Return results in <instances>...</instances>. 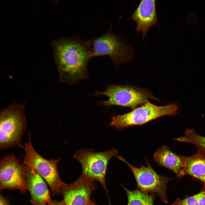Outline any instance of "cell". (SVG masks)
<instances>
[{"label": "cell", "instance_id": "6", "mask_svg": "<svg viewBox=\"0 0 205 205\" xmlns=\"http://www.w3.org/2000/svg\"><path fill=\"white\" fill-rule=\"evenodd\" d=\"M111 26L104 34L89 40L93 57L106 56L116 64L125 63L133 58V50L125 41L114 34Z\"/></svg>", "mask_w": 205, "mask_h": 205}, {"label": "cell", "instance_id": "13", "mask_svg": "<svg viewBox=\"0 0 205 205\" xmlns=\"http://www.w3.org/2000/svg\"><path fill=\"white\" fill-rule=\"evenodd\" d=\"M153 157L158 165L171 170L178 177L186 174L181 156L173 152L168 146L164 145L158 149Z\"/></svg>", "mask_w": 205, "mask_h": 205}, {"label": "cell", "instance_id": "11", "mask_svg": "<svg viewBox=\"0 0 205 205\" xmlns=\"http://www.w3.org/2000/svg\"><path fill=\"white\" fill-rule=\"evenodd\" d=\"M156 5L155 0L141 1L130 17L136 23V30L142 33L143 39L151 27L158 25Z\"/></svg>", "mask_w": 205, "mask_h": 205}, {"label": "cell", "instance_id": "8", "mask_svg": "<svg viewBox=\"0 0 205 205\" xmlns=\"http://www.w3.org/2000/svg\"><path fill=\"white\" fill-rule=\"evenodd\" d=\"M117 157L129 167L139 189L148 193L156 194L164 203H167L166 190L167 183L170 180L168 177L157 174L148 161H147L146 165L138 167L131 165L124 157L120 156Z\"/></svg>", "mask_w": 205, "mask_h": 205}, {"label": "cell", "instance_id": "3", "mask_svg": "<svg viewBox=\"0 0 205 205\" xmlns=\"http://www.w3.org/2000/svg\"><path fill=\"white\" fill-rule=\"evenodd\" d=\"M179 108L175 103L158 106L148 101L127 113L112 116L109 125L120 129L142 125L162 116L175 115L177 114Z\"/></svg>", "mask_w": 205, "mask_h": 205}, {"label": "cell", "instance_id": "10", "mask_svg": "<svg viewBox=\"0 0 205 205\" xmlns=\"http://www.w3.org/2000/svg\"><path fill=\"white\" fill-rule=\"evenodd\" d=\"M93 181L81 175L73 183L65 184L61 192L65 205H89L97 187Z\"/></svg>", "mask_w": 205, "mask_h": 205}, {"label": "cell", "instance_id": "19", "mask_svg": "<svg viewBox=\"0 0 205 205\" xmlns=\"http://www.w3.org/2000/svg\"><path fill=\"white\" fill-rule=\"evenodd\" d=\"M0 205H10L6 199L1 194L0 197Z\"/></svg>", "mask_w": 205, "mask_h": 205}, {"label": "cell", "instance_id": "5", "mask_svg": "<svg viewBox=\"0 0 205 205\" xmlns=\"http://www.w3.org/2000/svg\"><path fill=\"white\" fill-rule=\"evenodd\" d=\"M93 95L107 96L108 100L99 102L100 104L107 108L118 106L133 109L138 105L148 102L149 99L157 100L148 90L130 86L112 85L108 86L104 91H96Z\"/></svg>", "mask_w": 205, "mask_h": 205}, {"label": "cell", "instance_id": "16", "mask_svg": "<svg viewBox=\"0 0 205 205\" xmlns=\"http://www.w3.org/2000/svg\"><path fill=\"white\" fill-rule=\"evenodd\" d=\"M183 136L175 138L173 140L192 144L198 149H205V137L197 134L194 130L187 129Z\"/></svg>", "mask_w": 205, "mask_h": 205}, {"label": "cell", "instance_id": "14", "mask_svg": "<svg viewBox=\"0 0 205 205\" xmlns=\"http://www.w3.org/2000/svg\"><path fill=\"white\" fill-rule=\"evenodd\" d=\"M198 149L192 155L181 157L186 174L200 180L205 186V149Z\"/></svg>", "mask_w": 205, "mask_h": 205}, {"label": "cell", "instance_id": "12", "mask_svg": "<svg viewBox=\"0 0 205 205\" xmlns=\"http://www.w3.org/2000/svg\"><path fill=\"white\" fill-rule=\"evenodd\" d=\"M24 165L26 169L28 190L31 196L30 202L33 205H48L52 199L46 183L32 166Z\"/></svg>", "mask_w": 205, "mask_h": 205}, {"label": "cell", "instance_id": "18", "mask_svg": "<svg viewBox=\"0 0 205 205\" xmlns=\"http://www.w3.org/2000/svg\"><path fill=\"white\" fill-rule=\"evenodd\" d=\"M48 205H65V204L63 200L60 201H58L52 200Z\"/></svg>", "mask_w": 205, "mask_h": 205}, {"label": "cell", "instance_id": "9", "mask_svg": "<svg viewBox=\"0 0 205 205\" xmlns=\"http://www.w3.org/2000/svg\"><path fill=\"white\" fill-rule=\"evenodd\" d=\"M0 189L28 190L26 169L23 163L13 154L5 155L0 161Z\"/></svg>", "mask_w": 205, "mask_h": 205}, {"label": "cell", "instance_id": "4", "mask_svg": "<svg viewBox=\"0 0 205 205\" xmlns=\"http://www.w3.org/2000/svg\"><path fill=\"white\" fill-rule=\"evenodd\" d=\"M30 132H29L28 141L23 145L24 152L23 163L32 166L46 181L54 195L61 193L65 184L61 180L58 170L60 158L51 159L42 157L32 145Z\"/></svg>", "mask_w": 205, "mask_h": 205}, {"label": "cell", "instance_id": "2", "mask_svg": "<svg viewBox=\"0 0 205 205\" xmlns=\"http://www.w3.org/2000/svg\"><path fill=\"white\" fill-rule=\"evenodd\" d=\"M27 126L24 105L13 102L0 113V149L22 148L23 136Z\"/></svg>", "mask_w": 205, "mask_h": 205}, {"label": "cell", "instance_id": "7", "mask_svg": "<svg viewBox=\"0 0 205 205\" xmlns=\"http://www.w3.org/2000/svg\"><path fill=\"white\" fill-rule=\"evenodd\" d=\"M118 153L116 148L99 152L91 149H81L76 151L73 158L81 165V175L91 180L98 181L107 191L105 178L108 165L111 158L117 156Z\"/></svg>", "mask_w": 205, "mask_h": 205}, {"label": "cell", "instance_id": "15", "mask_svg": "<svg viewBox=\"0 0 205 205\" xmlns=\"http://www.w3.org/2000/svg\"><path fill=\"white\" fill-rule=\"evenodd\" d=\"M128 201V205H153L154 196L138 189L130 190L125 187Z\"/></svg>", "mask_w": 205, "mask_h": 205}, {"label": "cell", "instance_id": "20", "mask_svg": "<svg viewBox=\"0 0 205 205\" xmlns=\"http://www.w3.org/2000/svg\"><path fill=\"white\" fill-rule=\"evenodd\" d=\"M89 205H97L91 202Z\"/></svg>", "mask_w": 205, "mask_h": 205}, {"label": "cell", "instance_id": "1", "mask_svg": "<svg viewBox=\"0 0 205 205\" xmlns=\"http://www.w3.org/2000/svg\"><path fill=\"white\" fill-rule=\"evenodd\" d=\"M52 44L61 82L73 85L89 77L87 64L93 57L89 40L63 38L53 41Z\"/></svg>", "mask_w": 205, "mask_h": 205}, {"label": "cell", "instance_id": "17", "mask_svg": "<svg viewBox=\"0 0 205 205\" xmlns=\"http://www.w3.org/2000/svg\"><path fill=\"white\" fill-rule=\"evenodd\" d=\"M171 205H205V190L183 199L178 198Z\"/></svg>", "mask_w": 205, "mask_h": 205}]
</instances>
